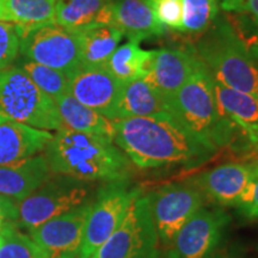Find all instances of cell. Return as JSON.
Segmentation results:
<instances>
[{
    "label": "cell",
    "instance_id": "1",
    "mask_svg": "<svg viewBox=\"0 0 258 258\" xmlns=\"http://www.w3.org/2000/svg\"><path fill=\"white\" fill-rule=\"evenodd\" d=\"M114 143L140 169L198 166L218 150L190 132L169 111L114 121Z\"/></svg>",
    "mask_w": 258,
    "mask_h": 258
},
{
    "label": "cell",
    "instance_id": "2",
    "mask_svg": "<svg viewBox=\"0 0 258 258\" xmlns=\"http://www.w3.org/2000/svg\"><path fill=\"white\" fill-rule=\"evenodd\" d=\"M51 172L91 182L123 180L129 172L128 157L112 139L62 127L44 150Z\"/></svg>",
    "mask_w": 258,
    "mask_h": 258
},
{
    "label": "cell",
    "instance_id": "3",
    "mask_svg": "<svg viewBox=\"0 0 258 258\" xmlns=\"http://www.w3.org/2000/svg\"><path fill=\"white\" fill-rule=\"evenodd\" d=\"M166 103L171 115L215 150L232 145L239 134L247 139L240 123L222 110L215 96L212 74L202 62Z\"/></svg>",
    "mask_w": 258,
    "mask_h": 258
},
{
    "label": "cell",
    "instance_id": "4",
    "mask_svg": "<svg viewBox=\"0 0 258 258\" xmlns=\"http://www.w3.org/2000/svg\"><path fill=\"white\" fill-rule=\"evenodd\" d=\"M191 48L212 76L226 88L258 96V62L235 34L225 15H219Z\"/></svg>",
    "mask_w": 258,
    "mask_h": 258
},
{
    "label": "cell",
    "instance_id": "5",
    "mask_svg": "<svg viewBox=\"0 0 258 258\" xmlns=\"http://www.w3.org/2000/svg\"><path fill=\"white\" fill-rule=\"evenodd\" d=\"M0 110L9 120L42 131L63 127L56 103L19 66L0 71Z\"/></svg>",
    "mask_w": 258,
    "mask_h": 258
},
{
    "label": "cell",
    "instance_id": "6",
    "mask_svg": "<svg viewBox=\"0 0 258 258\" xmlns=\"http://www.w3.org/2000/svg\"><path fill=\"white\" fill-rule=\"evenodd\" d=\"M21 46L19 54L27 60L44 64L72 76L82 66L80 43L76 30L55 22L37 27L17 25Z\"/></svg>",
    "mask_w": 258,
    "mask_h": 258
},
{
    "label": "cell",
    "instance_id": "7",
    "mask_svg": "<svg viewBox=\"0 0 258 258\" xmlns=\"http://www.w3.org/2000/svg\"><path fill=\"white\" fill-rule=\"evenodd\" d=\"M156 226L148 196L140 191L132 199L123 220L93 258H159Z\"/></svg>",
    "mask_w": 258,
    "mask_h": 258
},
{
    "label": "cell",
    "instance_id": "8",
    "mask_svg": "<svg viewBox=\"0 0 258 258\" xmlns=\"http://www.w3.org/2000/svg\"><path fill=\"white\" fill-rule=\"evenodd\" d=\"M89 190L86 182L72 177L57 175L55 178L48 179L36 191L19 202L16 225L30 231L80 207L88 198Z\"/></svg>",
    "mask_w": 258,
    "mask_h": 258
},
{
    "label": "cell",
    "instance_id": "9",
    "mask_svg": "<svg viewBox=\"0 0 258 258\" xmlns=\"http://www.w3.org/2000/svg\"><path fill=\"white\" fill-rule=\"evenodd\" d=\"M138 190H128L123 180H116L98 192L97 201L91 205L84 227L80 258H91L123 220L132 199Z\"/></svg>",
    "mask_w": 258,
    "mask_h": 258
},
{
    "label": "cell",
    "instance_id": "10",
    "mask_svg": "<svg viewBox=\"0 0 258 258\" xmlns=\"http://www.w3.org/2000/svg\"><path fill=\"white\" fill-rule=\"evenodd\" d=\"M147 196L158 237L164 246L172 243L180 228L203 205L202 192L184 184L165 185Z\"/></svg>",
    "mask_w": 258,
    "mask_h": 258
},
{
    "label": "cell",
    "instance_id": "11",
    "mask_svg": "<svg viewBox=\"0 0 258 258\" xmlns=\"http://www.w3.org/2000/svg\"><path fill=\"white\" fill-rule=\"evenodd\" d=\"M230 220L225 212L200 208L167 246V258H211Z\"/></svg>",
    "mask_w": 258,
    "mask_h": 258
},
{
    "label": "cell",
    "instance_id": "12",
    "mask_svg": "<svg viewBox=\"0 0 258 258\" xmlns=\"http://www.w3.org/2000/svg\"><path fill=\"white\" fill-rule=\"evenodd\" d=\"M70 79V93L88 108L117 121L122 85L105 66H80Z\"/></svg>",
    "mask_w": 258,
    "mask_h": 258
},
{
    "label": "cell",
    "instance_id": "13",
    "mask_svg": "<svg viewBox=\"0 0 258 258\" xmlns=\"http://www.w3.org/2000/svg\"><path fill=\"white\" fill-rule=\"evenodd\" d=\"M91 203L61 214L29 231L30 238L50 258H80L84 227Z\"/></svg>",
    "mask_w": 258,
    "mask_h": 258
},
{
    "label": "cell",
    "instance_id": "14",
    "mask_svg": "<svg viewBox=\"0 0 258 258\" xmlns=\"http://www.w3.org/2000/svg\"><path fill=\"white\" fill-rule=\"evenodd\" d=\"M200 64L201 61L190 47L185 50L169 48L153 50L150 70L144 79L169 99L191 78Z\"/></svg>",
    "mask_w": 258,
    "mask_h": 258
},
{
    "label": "cell",
    "instance_id": "15",
    "mask_svg": "<svg viewBox=\"0 0 258 258\" xmlns=\"http://www.w3.org/2000/svg\"><path fill=\"white\" fill-rule=\"evenodd\" d=\"M254 178L250 164L227 163L196 177L195 185L206 196L226 207H239Z\"/></svg>",
    "mask_w": 258,
    "mask_h": 258
},
{
    "label": "cell",
    "instance_id": "16",
    "mask_svg": "<svg viewBox=\"0 0 258 258\" xmlns=\"http://www.w3.org/2000/svg\"><path fill=\"white\" fill-rule=\"evenodd\" d=\"M108 24L139 43L166 34V28L156 18L147 0H111Z\"/></svg>",
    "mask_w": 258,
    "mask_h": 258
},
{
    "label": "cell",
    "instance_id": "17",
    "mask_svg": "<svg viewBox=\"0 0 258 258\" xmlns=\"http://www.w3.org/2000/svg\"><path fill=\"white\" fill-rule=\"evenodd\" d=\"M51 173L44 154L0 165V194L21 202L50 179Z\"/></svg>",
    "mask_w": 258,
    "mask_h": 258
},
{
    "label": "cell",
    "instance_id": "18",
    "mask_svg": "<svg viewBox=\"0 0 258 258\" xmlns=\"http://www.w3.org/2000/svg\"><path fill=\"white\" fill-rule=\"evenodd\" d=\"M53 138L42 131L19 122L6 120L0 123V165L28 159L46 150Z\"/></svg>",
    "mask_w": 258,
    "mask_h": 258
},
{
    "label": "cell",
    "instance_id": "19",
    "mask_svg": "<svg viewBox=\"0 0 258 258\" xmlns=\"http://www.w3.org/2000/svg\"><path fill=\"white\" fill-rule=\"evenodd\" d=\"M55 103L63 127L82 133L101 135L114 140V121H110L99 112L82 104L71 93L59 97L55 99Z\"/></svg>",
    "mask_w": 258,
    "mask_h": 258
},
{
    "label": "cell",
    "instance_id": "20",
    "mask_svg": "<svg viewBox=\"0 0 258 258\" xmlns=\"http://www.w3.org/2000/svg\"><path fill=\"white\" fill-rule=\"evenodd\" d=\"M80 43L82 66H105L123 34L109 24H95L76 30Z\"/></svg>",
    "mask_w": 258,
    "mask_h": 258
},
{
    "label": "cell",
    "instance_id": "21",
    "mask_svg": "<svg viewBox=\"0 0 258 258\" xmlns=\"http://www.w3.org/2000/svg\"><path fill=\"white\" fill-rule=\"evenodd\" d=\"M167 111L166 99L144 78L123 83L117 120L144 117Z\"/></svg>",
    "mask_w": 258,
    "mask_h": 258
},
{
    "label": "cell",
    "instance_id": "22",
    "mask_svg": "<svg viewBox=\"0 0 258 258\" xmlns=\"http://www.w3.org/2000/svg\"><path fill=\"white\" fill-rule=\"evenodd\" d=\"M111 0H56L54 22L72 30L108 24Z\"/></svg>",
    "mask_w": 258,
    "mask_h": 258
},
{
    "label": "cell",
    "instance_id": "23",
    "mask_svg": "<svg viewBox=\"0 0 258 258\" xmlns=\"http://www.w3.org/2000/svg\"><path fill=\"white\" fill-rule=\"evenodd\" d=\"M153 50H144L139 42L129 41L117 47L105 67L122 83L144 78L150 70Z\"/></svg>",
    "mask_w": 258,
    "mask_h": 258
},
{
    "label": "cell",
    "instance_id": "24",
    "mask_svg": "<svg viewBox=\"0 0 258 258\" xmlns=\"http://www.w3.org/2000/svg\"><path fill=\"white\" fill-rule=\"evenodd\" d=\"M213 85L219 104L226 114L234 120L258 127V96L226 88L214 77Z\"/></svg>",
    "mask_w": 258,
    "mask_h": 258
},
{
    "label": "cell",
    "instance_id": "25",
    "mask_svg": "<svg viewBox=\"0 0 258 258\" xmlns=\"http://www.w3.org/2000/svg\"><path fill=\"white\" fill-rule=\"evenodd\" d=\"M56 0H5L9 22L21 27L53 23Z\"/></svg>",
    "mask_w": 258,
    "mask_h": 258
},
{
    "label": "cell",
    "instance_id": "26",
    "mask_svg": "<svg viewBox=\"0 0 258 258\" xmlns=\"http://www.w3.org/2000/svg\"><path fill=\"white\" fill-rule=\"evenodd\" d=\"M0 234V258H50L40 245L19 230L15 221H6Z\"/></svg>",
    "mask_w": 258,
    "mask_h": 258
},
{
    "label": "cell",
    "instance_id": "27",
    "mask_svg": "<svg viewBox=\"0 0 258 258\" xmlns=\"http://www.w3.org/2000/svg\"><path fill=\"white\" fill-rule=\"evenodd\" d=\"M183 23L180 32L200 36L220 15L219 0H182Z\"/></svg>",
    "mask_w": 258,
    "mask_h": 258
},
{
    "label": "cell",
    "instance_id": "28",
    "mask_svg": "<svg viewBox=\"0 0 258 258\" xmlns=\"http://www.w3.org/2000/svg\"><path fill=\"white\" fill-rule=\"evenodd\" d=\"M29 78L54 101L59 97L70 93V79L66 74L55 69L44 66V64L34 62L24 59L18 64Z\"/></svg>",
    "mask_w": 258,
    "mask_h": 258
},
{
    "label": "cell",
    "instance_id": "29",
    "mask_svg": "<svg viewBox=\"0 0 258 258\" xmlns=\"http://www.w3.org/2000/svg\"><path fill=\"white\" fill-rule=\"evenodd\" d=\"M21 37L17 24L0 21V71L12 66L19 55Z\"/></svg>",
    "mask_w": 258,
    "mask_h": 258
},
{
    "label": "cell",
    "instance_id": "30",
    "mask_svg": "<svg viewBox=\"0 0 258 258\" xmlns=\"http://www.w3.org/2000/svg\"><path fill=\"white\" fill-rule=\"evenodd\" d=\"M154 16L166 29L180 31L183 23L182 0H147Z\"/></svg>",
    "mask_w": 258,
    "mask_h": 258
},
{
    "label": "cell",
    "instance_id": "31",
    "mask_svg": "<svg viewBox=\"0 0 258 258\" xmlns=\"http://www.w3.org/2000/svg\"><path fill=\"white\" fill-rule=\"evenodd\" d=\"M220 9L231 14H245L258 28V0H227L220 3Z\"/></svg>",
    "mask_w": 258,
    "mask_h": 258
},
{
    "label": "cell",
    "instance_id": "32",
    "mask_svg": "<svg viewBox=\"0 0 258 258\" xmlns=\"http://www.w3.org/2000/svg\"><path fill=\"white\" fill-rule=\"evenodd\" d=\"M238 208L240 209V212L245 217L258 219V176H254L243 202L240 203Z\"/></svg>",
    "mask_w": 258,
    "mask_h": 258
},
{
    "label": "cell",
    "instance_id": "33",
    "mask_svg": "<svg viewBox=\"0 0 258 258\" xmlns=\"http://www.w3.org/2000/svg\"><path fill=\"white\" fill-rule=\"evenodd\" d=\"M15 200L0 194V230L6 221H16L18 218V206Z\"/></svg>",
    "mask_w": 258,
    "mask_h": 258
},
{
    "label": "cell",
    "instance_id": "34",
    "mask_svg": "<svg viewBox=\"0 0 258 258\" xmlns=\"http://www.w3.org/2000/svg\"><path fill=\"white\" fill-rule=\"evenodd\" d=\"M0 21L9 22V16L5 8V0H0Z\"/></svg>",
    "mask_w": 258,
    "mask_h": 258
},
{
    "label": "cell",
    "instance_id": "35",
    "mask_svg": "<svg viewBox=\"0 0 258 258\" xmlns=\"http://www.w3.org/2000/svg\"><path fill=\"white\" fill-rule=\"evenodd\" d=\"M249 50H250V53L252 54V56L254 57V59L257 60V62H258V40H257L256 43H253L252 46L249 47Z\"/></svg>",
    "mask_w": 258,
    "mask_h": 258
},
{
    "label": "cell",
    "instance_id": "36",
    "mask_svg": "<svg viewBox=\"0 0 258 258\" xmlns=\"http://www.w3.org/2000/svg\"><path fill=\"white\" fill-rule=\"evenodd\" d=\"M251 167H252V171L254 173V176H258V159L254 161L253 164H250Z\"/></svg>",
    "mask_w": 258,
    "mask_h": 258
},
{
    "label": "cell",
    "instance_id": "37",
    "mask_svg": "<svg viewBox=\"0 0 258 258\" xmlns=\"http://www.w3.org/2000/svg\"><path fill=\"white\" fill-rule=\"evenodd\" d=\"M6 120H9L8 117H6V116L3 114L2 112V110H0V123H2V122H4V121H6Z\"/></svg>",
    "mask_w": 258,
    "mask_h": 258
},
{
    "label": "cell",
    "instance_id": "38",
    "mask_svg": "<svg viewBox=\"0 0 258 258\" xmlns=\"http://www.w3.org/2000/svg\"><path fill=\"white\" fill-rule=\"evenodd\" d=\"M2 241H3V238H2V234H0V245H2Z\"/></svg>",
    "mask_w": 258,
    "mask_h": 258
},
{
    "label": "cell",
    "instance_id": "39",
    "mask_svg": "<svg viewBox=\"0 0 258 258\" xmlns=\"http://www.w3.org/2000/svg\"><path fill=\"white\" fill-rule=\"evenodd\" d=\"M91 258H93V257H91Z\"/></svg>",
    "mask_w": 258,
    "mask_h": 258
}]
</instances>
